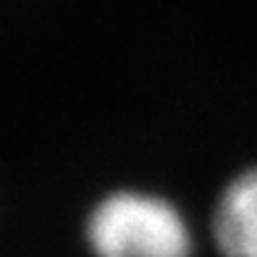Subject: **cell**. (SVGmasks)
Returning a JSON list of instances; mask_svg holds the SVG:
<instances>
[{"label":"cell","instance_id":"obj_2","mask_svg":"<svg viewBox=\"0 0 257 257\" xmlns=\"http://www.w3.org/2000/svg\"><path fill=\"white\" fill-rule=\"evenodd\" d=\"M212 231L224 257H257V167L221 193Z\"/></svg>","mask_w":257,"mask_h":257},{"label":"cell","instance_id":"obj_1","mask_svg":"<svg viewBox=\"0 0 257 257\" xmlns=\"http://www.w3.org/2000/svg\"><path fill=\"white\" fill-rule=\"evenodd\" d=\"M86 238L95 257H191L184 214L155 193L117 191L93 207Z\"/></svg>","mask_w":257,"mask_h":257}]
</instances>
